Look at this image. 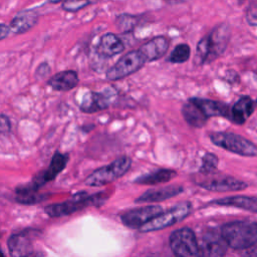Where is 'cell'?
Listing matches in <instances>:
<instances>
[{
    "instance_id": "7c38bea8",
    "label": "cell",
    "mask_w": 257,
    "mask_h": 257,
    "mask_svg": "<svg viewBox=\"0 0 257 257\" xmlns=\"http://www.w3.org/2000/svg\"><path fill=\"white\" fill-rule=\"evenodd\" d=\"M115 96V91L107 88L101 92L88 91L82 97L79 108L82 112L93 113L107 108Z\"/></svg>"
},
{
    "instance_id": "d6986e66",
    "label": "cell",
    "mask_w": 257,
    "mask_h": 257,
    "mask_svg": "<svg viewBox=\"0 0 257 257\" xmlns=\"http://www.w3.org/2000/svg\"><path fill=\"white\" fill-rule=\"evenodd\" d=\"M191 99L200 107L208 118L211 116H223L226 118L230 117V108L224 102L201 97H192Z\"/></svg>"
},
{
    "instance_id": "9c48e42d",
    "label": "cell",
    "mask_w": 257,
    "mask_h": 257,
    "mask_svg": "<svg viewBox=\"0 0 257 257\" xmlns=\"http://www.w3.org/2000/svg\"><path fill=\"white\" fill-rule=\"evenodd\" d=\"M146 62L145 57L139 49L130 51L120 57L116 63L106 71V78L111 81L120 80L137 72Z\"/></svg>"
},
{
    "instance_id": "7a4b0ae2",
    "label": "cell",
    "mask_w": 257,
    "mask_h": 257,
    "mask_svg": "<svg viewBox=\"0 0 257 257\" xmlns=\"http://www.w3.org/2000/svg\"><path fill=\"white\" fill-rule=\"evenodd\" d=\"M229 37L230 30L228 25L221 24L215 27L209 35L203 37L197 44L195 62L204 64L215 60L225 51Z\"/></svg>"
},
{
    "instance_id": "8fae6325",
    "label": "cell",
    "mask_w": 257,
    "mask_h": 257,
    "mask_svg": "<svg viewBox=\"0 0 257 257\" xmlns=\"http://www.w3.org/2000/svg\"><path fill=\"white\" fill-rule=\"evenodd\" d=\"M198 186L208 191L213 192H235L245 190L248 185L246 182L236 179L231 176L213 175L202 181H199Z\"/></svg>"
},
{
    "instance_id": "ac0fdd59",
    "label": "cell",
    "mask_w": 257,
    "mask_h": 257,
    "mask_svg": "<svg viewBox=\"0 0 257 257\" xmlns=\"http://www.w3.org/2000/svg\"><path fill=\"white\" fill-rule=\"evenodd\" d=\"M255 108L254 101L247 95L241 96L230 108V117L233 122L243 124L253 113Z\"/></svg>"
},
{
    "instance_id": "52a82bcc",
    "label": "cell",
    "mask_w": 257,
    "mask_h": 257,
    "mask_svg": "<svg viewBox=\"0 0 257 257\" xmlns=\"http://www.w3.org/2000/svg\"><path fill=\"white\" fill-rule=\"evenodd\" d=\"M191 210L192 204L190 202L180 203L168 211H162L156 217L144 224L139 230L143 233H147L168 228L186 219L190 215Z\"/></svg>"
},
{
    "instance_id": "1f68e13d",
    "label": "cell",
    "mask_w": 257,
    "mask_h": 257,
    "mask_svg": "<svg viewBox=\"0 0 257 257\" xmlns=\"http://www.w3.org/2000/svg\"><path fill=\"white\" fill-rule=\"evenodd\" d=\"M74 1H84V0H74Z\"/></svg>"
},
{
    "instance_id": "9a60e30c",
    "label": "cell",
    "mask_w": 257,
    "mask_h": 257,
    "mask_svg": "<svg viewBox=\"0 0 257 257\" xmlns=\"http://www.w3.org/2000/svg\"><path fill=\"white\" fill-rule=\"evenodd\" d=\"M183 190L184 189L181 186H166L162 188L152 189L138 197L136 199V203L162 202L180 195L183 192Z\"/></svg>"
},
{
    "instance_id": "d4e9b609",
    "label": "cell",
    "mask_w": 257,
    "mask_h": 257,
    "mask_svg": "<svg viewBox=\"0 0 257 257\" xmlns=\"http://www.w3.org/2000/svg\"><path fill=\"white\" fill-rule=\"evenodd\" d=\"M15 202L22 205H34L43 202L49 198L48 194L37 192H27L21 194H15Z\"/></svg>"
},
{
    "instance_id": "f1b7e54d",
    "label": "cell",
    "mask_w": 257,
    "mask_h": 257,
    "mask_svg": "<svg viewBox=\"0 0 257 257\" xmlns=\"http://www.w3.org/2000/svg\"><path fill=\"white\" fill-rule=\"evenodd\" d=\"M11 131L10 118L3 113H0V134L6 135Z\"/></svg>"
},
{
    "instance_id": "4316f807",
    "label": "cell",
    "mask_w": 257,
    "mask_h": 257,
    "mask_svg": "<svg viewBox=\"0 0 257 257\" xmlns=\"http://www.w3.org/2000/svg\"><path fill=\"white\" fill-rule=\"evenodd\" d=\"M219 164V160L217 156L212 153H206L202 157V164L200 167V172L204 175L214 174Z\"/></svg>"
},
{
    "instance_id": "603a6c76",
    "label": "cell",
    "mask_w": 257,
    "mask_h": 257,
    "mask_svg": "<svg viewBox=\"0 0 257 257\" xmlns=\"http://www.w3.org/2000/svg\"><path fill=\"white\" fill-rule=\"evenodd\" d=\"M177 176V172L172 169H158L146 175L138 177L134 183L139 185H158L170 182Z\"/></svg>"
},
{
    "instance_id": "484cf974",
    "label": "cell",
    "mask_w": 257,
    "mask_h": 257,
    "mask_svg": "<svg viewBox=\"0 0 257 257\" xmlns=\"http://www.w3.org/2000/svg\"><path fill=\"white\" fill-rule=\"evenodd\" d=\"M191 49L190 46L186 43L178 44L174 50L171 52L169 61L172 63H184L186 62L190 57Z\"/></svg>"
},
{
    "instance_id": "cb8c5ba5",
    "label": "cell",
    "mask_w": 257,
    "mask_h": 257,
    "mask_svg": "<svg viewBox=\"0 0 257 257\" xmlns=\"http://www.w3.org/2000/svg\"><path fill=\"white\" fill-rule=\"evenodd\" d=\"M182 114L187 123L196 128L204 126L208 120V117L191 98L183 105Z\"/></svg>"
},
{
    "instance_id": "ba28073f",
    "label": "cell",
    "mask_w": 257,
    "mask_h": 257,
    "mask_svg": "<svg viewBox=\"0 0 257 257\" xmlns=\"http://www.w3.org/2000/svg\"><path fill=\"white\" fill-rule=\"evenodd\" d=\"M170 247L176 256L197 257L200 256V247L194 231L190 228L175 230L169 239Z\"/></svg>"
},
{
    "instance_id": "f546056e",
    "label": "cell",
    "mask_w": 257,
    "mask_h": 257,
    "mask_svg": "<svg viewBox=\"0 0 257 257\" xmlns=\"http://www.w3.org/2000/svg\"><path fill=\"white\" fill-rule=\"evenodd\" d=\"M10 28L5 24H0V40L6 38L9 35Z\"/></svg>"
},
{
    "instance_id": "30bf717a",
    "label": "cell",
    "mask_w": 257,
    "mask_h": 257,
    "mask_svg": "<svg viewBox=\"0 0 257 257\" xmlns=\"http://www.w3.org/2000/svg\"><path fill=\"white\" fill-rule=\"evenodd\" d=\"M40 230L26 228L20 232L13 233L7 240V246L11 256H30L33 253V239L39 236Z\"/></svg>"
},
{
    "instance_id": "5bb4252c",
    "label": "cell",
    "mask_w": 257,
    "mask_h": 257,
    "mask_svg": "<svg viewBox=\"0 0 257 257\" xmlns=\"http://www.w3.org/2000/svg\"><path fill=\"white\" fill-rule=\"evenodd\" d=\"M200 256L206 257H221L227 252L228 245L222 237L221 233L215 230L206 232L199 243Z\"/></svg>"
},
{
    "instance_id": "3957f363",
    "label": "cell",
    "mask_w": 257,
    "mask_h": 257,
    "mask_svg": "<svg viewBox=\"0 0 257 257\" xmlns=\"http://www.w3.org/2000/svg\"><path fill=\"white\" fill-rule=\"evenodd\" d=\"M103 192L89 195L87 192H77L69 199L61 203H53L44 207V213L50 218H60L71 215L89 206H100L105 198Z\"/></svg>"
},
{
    "instance_id": "4fadbf2b",
    "label": "cell",
    "mask_w": 257,
    "mask_h": 257,
    "mask_svg": "<svg viewBox=\"0 0 257 257\" xmlns=\"http://www.w3.org/2000/svg\"><path fill=\"white\" fill-rule=\"evenodd\" d=\"M163 211L161 206L150 205L146 207L136 208L124 212L120 216V220L124 226L131 229H140L148 221L156 217Z\"/></svg>"
},
{
    "instance_id": "4dcf8cb0",
    "label": "cell",
    "mask_w": 257,
    "mask_h": 257,
    "mask_svg": "<svg viewBox=\"0 0 257 257\" xmlns=\"http://www.w3.org/2000/svg\"><path fill=\"white\" fill-rule=\"evenodd\" d=\"M50 3H57V2H60L61 0H48Z\"/></svg>"
},
{
    "instance_id": "7402d4cb",
    "label": "cell",
    "mask_w": 257,
    "mask_h": 257,
    "mask_svg": "<svg viewBox=\"0 0 257 257\" xmlns=\"http://www.w3.org/2000/svg\"><path fill=\"white\" fill-rule=\"evenodd\" d=\"M38 21V14L34 11L18 13L11 21L9 28L15 34H22L30 30Z\"/></svg>"
},
{
    "instance_id": "83f0119b",
    "label": "cell",
    "mask_w": 257,
    "mask_h": 257,
    "mask_svg": "<svg viewBox=\"0 0 257 257\" xmlns=\"http://www.w3.org/2000/svg\"><path fill=\"white\" fill-rule=\"evenodd\" d=\"M51 72V68H50V65L47 63V62H41L37 68L35 69V73H34V76H35V79L37 80H41V79H44L46 78Z\"/></svg>"
},
{
    "instance_id": "ffe728a7",
    "label": "cell",
    "mask_w": 257,
    "mask_h": 257,
    "mask_svg": "<svg viewBox=\"0 0 257 257\" xmlns=\"http://www.w3.org/2000/svg\"><path fill=\"white\" fill-rule=\"evenodd\" d=\"M210 204L219 205V206H231V207H236L242 210L257 213V197H252V196L237 195V196L224 197L221 199L212 200Z\"/></svg>"
},
{
    "instance_id": "6da1fadb",
    "label": "cell",
    "mask_w": 257,
    "mask_h": 257,
    "mask_svg": "<svg viewBox=\"0 0 257 257\" xmlns=\"http://www.w3.org/2000/svg\"><path fill=\"white\" fill-rule=\"evenodd\" d=\"M220 233L232 249L246 250L257 247V222H229L222 226Z\"/></svg>"
},
{
    "instance_id": "5b68a950",
    "label": "cell",
    "mask_w": 257,
    "mask_h": 257,
    "mask_svg": "<svg viewBox=\"0 0 257 257\" xmlns=\"http://www.w3.org/2000/svg\"><path fill=\"white\" fill-rule=\"evenodd\" d=\"M132 159L122 156L115 159L110 164L96 169L84 180L85 185L89 187H100L107 185L122 177L131 168Z\"/></svg>"
},
{
    "instance_id": "2e32d148",
    "label": "cell",
    "mask_w": 257,
    "mask_h": 257,
    "mask_svg": "<svg viewBox=\"0 0 257 257\" xmlns=\"http://www.w3.org/2000/svg\"><path fill=\"white\" fill-rule=\"evenodd\" d=\"M169 44V40L166 37L158 36L143 44L139 50L146 61H154L162 58L166 54Z\"/></svg>"
},
{
    "instance_id": "8992f818",
    "label": "cell",
    "mask_w": 257,
    "mask_h": 257,
    "mask_svg": "<svg viewBox=\"0 0 257 257\" xmlns=\"http://www.w3.org/2000/svg\"><path fill=\"white\" fill-rule=\"evenodd\" d=\"M210 140L215 146L231 153L243 157L257 156V146L240 135L227 132H216L210 134Z\"/></svg>"
},
{
    "instance_id": "44dd1931",
    "label": "cell",
    "mask_w": 257,
    "mask_h": 257,
    "mask_svg": "<svg viewBox=\"0 0 257 257\" xmlns=\"http://www.w3.org/2000/svg\"><path fill=\"white\" fill-rule=\"evenodd\" d=\"M124 45L122 41L113 33H106L101 36L97 52L103 57H112L123 51Z\"/></svg>"
},
{
    "instance_id": "e0dca14e",
    "label": "cell",
    "mask_w": 257,
    "mask_h": 257,
    "mask_svg": "<svg viewBox=\"0 0 257 257\" xmlns=\"http://www.w3.org/2000/svg\"><path fill=\"white\" fill-rule=\"evenodd\" d=\"M79 82L78 74L74 70H63L47 79V84L56 91H68Z\"/></svg>"
},
{
    "instance_id": "277c9868",
    "label": "cell",
    "mask_w": 257,
    "mask_h": 257,
    "mask_svg": "<svg viewBox=\"0 0 257 257\" xmlns=\"http://www.w3.org/2000/svg\"><path fill=\"white\" fill-rule=\"evenodd\" d=\"M69 160L68 154H61L59 152H55L52 156L50 164L48 168L44 171L39 172L37 175L33 177V179L22 186L15 188V194L26 193V192H37L41 187H43L46 183L55 180V178L65 169Z\"/></svg>"
}]
</instances>
